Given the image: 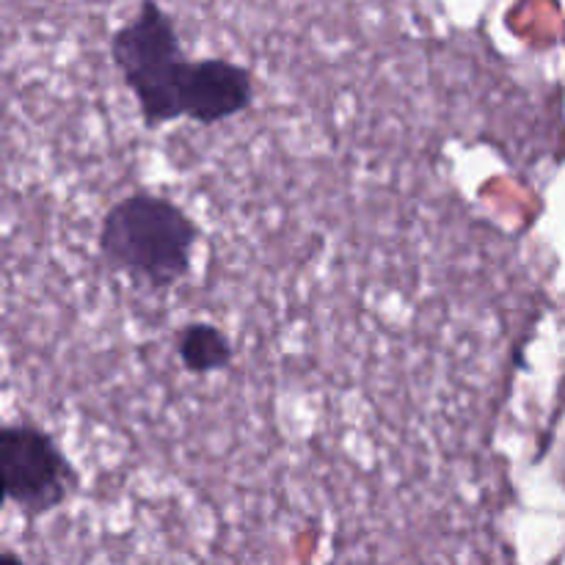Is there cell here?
I'll list each match as a JSON object with an SVG mask.
<instances>
[{"mask_svg":"<svg viewBox=\"0 0 565 565\" xmlns=\"http://www.w3.org/2000/svg\"><path fill=\"white\" fill-rule=\"evenodd\" d=\"M177 356L191 375H213L232 364V342L218 326L188 323L177 331Z\"/></svg>","mask_w":565,"mask_h":565,"instance_id":"obj_5","label":"cell"},{"mask_svg":"<svg viewBox=\"0 0 565 565\" xmlns=\"http://www.w3.org/2000/svg\"><path fill=\"white\" fill-rule=\"evenodd\" d=\"M254 75L246 66L226 58L191 61L180 86L182 119L202 127L232 119L252 108Z\"/></svg>","mask_w":565,"mask_h":565,"instance_id":"obj_4","label":"cell"},{"mask_svg":"<svg viewBox=\"0 0 565 565\" xmlns=\"http://www.w3.org/2000/svg\"><path fill=\"white\" fill-rule=\"evenodd\" d=\"M0 478L3 500L39 519L64 505L77 489V472L47 430L11 423L0 430Z\"/></svg>","mask_w":565,"mask_h":565,"instance_id":"obj_3","label":"cell"},{"mask_svg":"<svg viewBox=\"0 0 565 565\" xmlns=\"http://www.w3.org/2000/svg\"><path fill=\"white\" fill-rule=\"evenodd\" d=\"M202 230L158 193H130L105 213L99 254L116 274L143 281L149 290H171L188 276Z\"/></svg>","mask_w":565,"mask_h":565,"instance_id":"obj_1","label":"cell"},{"mask_svg":"<svg viewBox=\"0 0 565 565\" xmlns=\"http://www.w3.org/2000/svg\"><path fill=\"white\" fill-rule=\"evenodd\" d=\"M110 58L136 97L149 130L182 119L180 86L188 70L174 20L158 0H141L136 17L110 36Z\"/></svg>","mask_w":565,"mask_h":565,"instance_id":"obj_2","label":"cell"}]
</instances>
